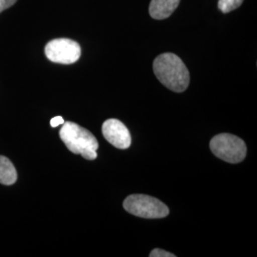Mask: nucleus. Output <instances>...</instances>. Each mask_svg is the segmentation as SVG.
<instances>
[{"label":"nucleus","instance_id":"obj_1","mask_svg":"<svg viewBox=\"0 0 257 257\" xmlns=\"http://www.w3.org/2000/svg\"><path fill=\"white\" fill-rule=\"evenodd\" d=\"M153 67L157 79L168 89L175 92L187 90L190 84V73L179 56L172 53L158 55Z\"/></svg>","mask_w":257,"mask_h":257},{"label":"nucleus","instance_id":"obj_2","mask_svg":"<svg viewBox=\"0 0 257 257\" xmlns=\"http://www.w3.org/2000/svg\"><path fill=\"white\" fill-rule=\"evenodd\" d=\"M59 136L66 147L74 155H81L87 160L96 159L98 142L88 130L74 122H64Z\"/></svg>","mask_w":257,"mask_h":257},{"label":"nucleus","instance_id":"obj_3","mask_svg":"<svg viewBox=\"0 0 257 257\" xmlns=\"http://www.w3.org/2000/svg\"><path fill=\"white\" fill-rule=\"evenodd\" d=\"M123 207L133 215L148 219L164 218L170 212L164 203L146 194L128 195L124 200Z\"/></svg>","mask_w":257,"mask_h":257},{"label":"nucleus","instance_id":"obj_4","mask_svg":"<svg viewBox=\"0 0 257 257\" xmlns=\"http://www.w3.org/2000/svg\"><path fill=\"white\" fill-rule=\"evenodd\" d=\"M210 148L216 157L232 164L243 161L247 155L245 142L230 134H221L214 137L210 142Z\"/></svg>","mask_w":257,"mask_h":257},{"label":"nucleus","instance_id":"obj_5","mask_svg":"<svg viewBox=\"0 0 257 257\" xmlns=\"http://www.w3.org/2000/svg\"><path fill=\"white\" fill-rule=\"evenodd\" d=\"M47 58L59 64L75 63L81 55V48L77 42L69 38H56L51 40L45 47Z\"/></svg>","mask_w":257,"mask_h":257},{"label":"nucleus","instance_id":"obj_6","mask_svg":"<svg viewBox=\"0 0 257 257\" xmlns=\"http://www.w3.org/2000/svg\"><path fill=\"white\" fill-rule=\"evenodd\" d=\"M102 134L105 139L117 149H128L132 138L128 128L118 119L106 120L102 125Z\"/></svg>","mask_w":257,"mask_h":257},{"label":"nucleus","instance_id":"obj_7","mask_svg":"<svg viewBox=\"0 0 257 257\" xmlns=\"http://www.w3.org/2000/svg\"><path fill=\"white\" fill-rule=\"evenodd\" d=\"M180 0H152L149 8L150 16L153 19H168L178 7Z\"/></svg>","mask_w":257,"mask_h":257},{"label":"nucleus","instance_id":"obj_8","mask_svg":"<svg viewBox=\"0 0 257 257\" xmlns=\"http://www.w3.org/2000/svg\"><path fill=\"white\" fill-rule=\"evenodd\" d=\"M18 180V173L11 160L0 156V183L11 186Z\"/></svg>","mask_w":257,"mask_h":257},{"label":"nucleus","instance_id":"obj_9","mask_svg":"<svg viewBox=\"0 0 257 257\" xmlns=\"http://www.w3.org/2000/svg\"><path fill=\"white\" fill-rule=\"evenodd\" d=\"M244 0H218V9L223 14H228L241 6Z\"/></svg>","mask_w":257,"mask_h":257},{"label":"nucleus","instance_id":"obj_10","mask_svg":"<svg viewBox=\"0 0 257 257\" xmlns=\"http://www.w3.org/2000/svg\"><path fill=\"white\" fill-rule=\"evenodd\" d=\"M150 257H175V254L166 251L163 249L160 248H155L151 253H150Z\"/></svg>","mask_w":257,"mask_h":257},{"label":"nucleus","instance_id":"obj_11","mask_svg":"<svg viewBox=\"0 0 257 257\" xmlns=\"http://www.w3.org/2000/svg\"><path fill=\"white\" fill-rule=\"evenodd\" d=\"M18 0H0V13L5 11V10L9 9L10 7H12L14 4L17 3Z\"/></svg>","mask_w":257,"mask_h":257},{"label":"nucleus","instance_id":"obj_12","mask_svg":"<svg viewBox=\"0 0 257 257\" xmlns=\"http://www.w3.org/2000/svg\"><path fill=\"white\" fill-rule=\"evenodd\" d=\"M64 122V119L61 116H55V117L52 118V120H51V126L53 128H55V127H57L59 125H63Z\"/></svg>","mask_w":257,"mask_h":257}]
</instances>
